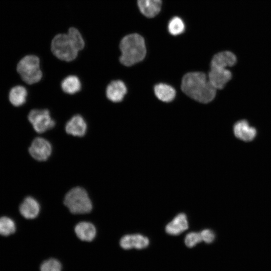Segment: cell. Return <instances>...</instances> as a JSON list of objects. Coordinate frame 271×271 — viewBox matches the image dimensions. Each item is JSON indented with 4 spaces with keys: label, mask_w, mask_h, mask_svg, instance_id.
Wrapping results in <instances>:
<instances>
[{
    "label": "cell",
    "mask_w": 271,
    "mask_h": 271,
    "mask_svg": "<svg viewBox=\"0 0 271 271\" xmlns=\"http://www.w3.org/2000/svg\"><path fill=\"white\" fill-rule=\"evenodd\" d=\"M52 151V148L50 142L41 137L34 139L29 148L30 155L39 161H46L50 157Z\"/></svg>",
    "instance_id": "7"
},
{
    "label": "cell",
    "mask_w": 271,
    "mask_h": 271,
    "mask_svg": "<svg viewBox=\"0 0 271 271\" xmlns=\"http://www.w3.org/2000/svg\"><path fill=\"white\" fill-rule=\"evenodd\" d=\"M16 229L14 220L8 217H0V235L7 236L14 233Z\"/></svg>",
    "instance_id": "22"
},
{
    "label": "cell",
    "mask_w": 271,
    "mask_h": 271,
    "mask_svg": "<svg viewBox=\"0 0 271 271\" xmlns=\"http://www.w3.org/2000/svg\"><path fill=\"white\" fill-rule=\"evenodd\" d=\"M233 132L236 138L245 142L253 140L256 134L255 128L245 120H239L234 124Z\"/></svg>",
    "instance_id": "12"
},
{
    "label": "cell",
    "mask_w": 271,
    "mask_h": 271,
    "mask_svg": "<svg viewBox=\"0 0 271 271\" xmlns=\"http://www.w3.org/2000/svg\"><path fill=\"white\" fill-rule=\"evenodd\" d=\"M61 87L65 93L74 94L81 90V83L77 76L69 75L62 81Z\"/></svg>",
    "instance_id": "20"
},
{
    "label": "cell",
    "mask_w": 271,
    "mask_h": 271,
    "mask_svg": "<svg viewBox=\"0 0 271 271\" xmlns=\"http://www.w3.org/2000/svg\"><path fill=\"white\" fill-rule=\"evenodd\" d=\"M120 52L119 62L125 66H131L142 61L146 55V47L144 38L137 33L123 36L118 44Z\"/></svg>",
    "instance_id": "3"
},
{
    "label": "cell",
    "mask_w": 271,
    "mask_h": 271,
    "mask_svg": "<svg viewBox=\"0 0 271 271\" xmlns=\"http://www.w3.org/2000/svg\"><path fill=\"white\" fill-rule=\"evenodd\" d=\"M126 92L127 88L125 84L120 80L111 81L106 89L107 99L113 102L121 101Z\"/></svg>",
    "instance_id": "10"
},
{
    "label": "cell",
    "mask_w": 271,
    "mask_h": 271,
    "mask_svg": "<svg viewBox=\"0 0 271 271\" xmlns=\"http://www.w3.org/2000/svg\"><path fill=\"white\" fill-rule=\"evenodd\" d=\"M154 92L159 99L166 102L172 101L176 95V91L174 88L164 83L156 85L154 87Z\"/></svg>",
    "instance_id": "19"
},
{
    "label": "cell",
    "mask_w": 271,
    "mask_h": 271,
    "mask_svg": "<svg viewBox=\"0 0 271 271\" xmlns=\"http://www.w3.org/2000/svg\"><path fill=\"white\" fill-rule=\"evenodd\" d=\"M236 56L231 52L225 51L216 54L212 59L210 67L226 68L234 65Z\"/></svg>",
    "instance_id": "15"
},
{
    "label": "cell",
    "mask_w": 271,
    "mask_h": 271,
    "mask_svg": "<svg viewBox=\"0 0 271 271\" xmlns=\"http://www.w3.org/2000/svg\"><path fill=\"white\" fill-rule=\"evenodd\" d=\"M120 246L124 249L136 248L141 249L149 244L148 237L140 234H126L121 237L119 241Z\"/></svg>",
    "instance_id": "9"
},
{
    "label": "cell",
    "mask_w": 271,
    "mask_h": 271,
    "mask_svg": "<svg viewBox=\"0 0 271 271\" xmlns=\"http://www.w3.org/2000/svg\"><path fill=\"white\" fill-rule=\"evenodd\" d=\"M40 60L35 55H27L22 58L17 65V71L21 79L28 84L39 82L42 78Z\"/></svg>",
    "instance_id": "5"
},
{
    "label": "cell",
    "mask_w": 271,
    "mask_h": 271,
    "mask_svg": "<svg viewBox=\"0 0 271 271\" xmlns=\"http://www.w3.org/2000/svg\"><path fill=\"white\" fill-rule=\"evenodd\" d=\"M19 210L24 218L32 219L38 216L40 210V206L35 198L29 196L23 200L20 206Z\"/></svg>",
    "instance_id": "13"
},
{
    "label": "cell",
    "mask_w": 271,
    "mask_h": 271,
    "mask_svg": "<svg viewBox=\"0 0 271 271\" xmlns=\"http://www.w3.org/2000/svg\"><path fill=\"white\" fill-rule=\"evenodd\" d=\"M64 204L74 214L88 213L92 209V204L87 191L80 187L73 188L66 193Z\"/></svg>",
    "instance_id": "4"
},
{
    "label": "cell",
    "mask_w": 271,
    "mask_h": 271,
    "mask_svg": "<svg viewBox=\"0 0 271 271\" xmlns=\"http://www.w3.org/2000/svg\"><path fill=\"white\" fill-rule=\"evenodd\" d=\"M65 129L67 133L75 137H83L87 130V124L80 115L73 116L65 125Z\"/></svg>",
    "instance_id": "11"
},
{
    "label": "cell",
    "mask_w": 271,
    "mask_h": 271,
    "mask_svg": "<svg viewBox=\"0 0 271 271\" xmlns=\"http://www.w3.org/2000/svg\"><path fill=\"white\" fill-rule=\"evenodd\" d=\"M208 74V80L216 89L224 88L231 79V72L226 68L210 67Z\"/></svg>",
    "instance_id": "8"
},
{
    "label": "cell",
    "mask_w": 271,
    "mask_h": 271,
    "mask_svg": "<svg viewBox=\"0 0 271 271\" xmlns=\"http://www.w3.org/2000/svg\"><path fill=\"white\" fill-rule=\"evenodd\" d=\"M74 230L78 238L85 241H91L94 239L96 234L95 227L89 222H79L76 225Z\"/></svg>",
    "instance_id": "17"
},
{
    "label": "cell",
    "mask_w": 271,
    "mask_h": 271,
    "mask_svg": "<svg viewBox=\"0 0 271 271\" xmlns=\"http://www.w3.org/2000/svg\"><path fill=\"white\" fill-rule=\"evenodd\" d=\"M202 241L200 232H192L187 234L185 238V245L190 248Z\"/></svg>",
    "instance_id": "24"
},
{
    "label": "cell",
    "mask_w": 271,
    "mask_h": 271,
    "mask_svg": "<svg viewBox=\"0 0 271 271\" xmlns=\"http://www.w3.org/2000/svg\"><path fill=\"white\" fill-rule=\"evenodd\" d=\"M61 263L54 258L44 261L40 266V271H61Z\"/></svg>",
    "instance_id": "23"
},
{
    "label": "cell",
    "mask_w": 271,
    "mask_h": 271,
    "mask_svg": "<svg viewBox=\"0 0 271 271\" xmlns=\"http://www.w3.org/2000/svg\"><path fill=\"white\" fill-rule=\"evenodd\" d=\"M181 89L191 98L204 103H208L214 99L217 90L207 78L205 74L199 72L186 74L182 78Z\"/></svg>",
    "instance_id": "2"
},
{
    "label": "cell",
    "mask_w": 271,
    "mask_h": 271,
    "mask_svg": "<svg viewBox=\"0 0 271 271\" xmlns=\"http://www.w3.org/2000/svg\"><path fill=\"white\" fill-rule=\"evenodd\" d=\"M200 234L202 241L207 243H210L214 241L215 237L214 233L209 229L203 230L200 232Z\"/></svg>",
    "instance_id": "25"
},
{
    "label": "cell",
    "mask_w": 271,
    "mask_h": 271,
    "mask_svg": "<svg viewBox=\"0 0 271 271\" xmlns=\"http://www.w3.org/2000/svg\"><path fill=\"white\" fill-rule=\"evenodd\" d=\"M185 24L183 20L179 17L172 18L168 24L169 33L173 36L182 34L185 30Z\"/></svg>",
    "instance_id": "21"
},
{
    "label": "cell",
    "mask_w": 271,
    "mask_h": 271,
    "mask_svg": "<svg viewBox=\"0 0 271 271\" xmlns=\"http://www.w3.org/2000/svg\"><path fill=\"white\" fill-rule=\"evenodd\" d=\"M28 119L34 130L39 133L45 132L55 125V122L51 118L50 111L46 109H32L29 113Z\"/></svg>",
    "instance_id": "6"
},
{
    "label": "cell",
    "mask_w": 271,
    "mask_h": 271,
    "mask_svg": "<svg viewBox=\"0 0 271 271\" xmlns=\"http://www.w3.org/2000/svg\"><path fill=\"white\" fill-rule=\"evenodd\" d=\"M28 92L26 88L22 85L13 87L10 91L9 99L11 103L18 107L23 105L26 101Z\"/></svg>",
    "instance_id": "18"
},
{
    "label": "cell",
    "mask_w": 271,
    "mask_h": 271,
    "mask_svg": "<svg viewBox=\"0 0 271 271\" xmlns=\"http://www.w3.org/2000/svg\"><path fill=\"white\" fill-rule=\"evenodd\" d=\"M86 43L80 31L71 27L66 33L56 34L52 38L50 50L58 59L65 62L74 60L85 48Z\"/></svg>",
    "instance_id": "1"
},
{
    "label": "cell",
    "mask_w": 271,
    "mask_h": 271,
    "mask_svg": "<svg viewBox=\"0 0 271 271\" xmlns=\"http://www.w3.org/2000/svg\"><path fill=\"white\" fill-rule=\"evenodd\" d=\"M188 228L186 215L184 213L178 214L166 226V231L172 235H177Z\"/></svg>",
    "instance_id": "16"
},
{
    "label": "cell",
    "mask_w": 271,
    "mask_h": 271,
    "mask_svg": "<svg viewBox=\"0 0 271 271\" xmlns=\"http://www.w3.org/2000/svg\"><path fill=\"white\" fill-rule=\"evenodd\" d=\"M162 4V0H137L140 12L149 18H154L160 13Z\"/></svg>",
    "instance_id": "14"
}]
</instances>
